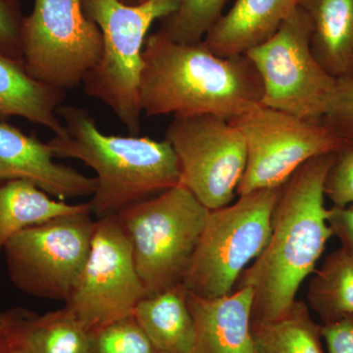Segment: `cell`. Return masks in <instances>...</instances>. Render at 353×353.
Returning a JSON list of instances; mask_svg holds the SVG:
<instances>
[{
	"mask_svg": "<svg viewBox=\"0 0 353 353\" xmlns=\"http://www.w3.org/2000/svg\"><path fill=\"white\" fill-rule=\"evenodd\" d=\"M333 158L334 153L312 158L281 187L268 243L234 288L253 290L252 323L276 319L290 307L334 236L324 192Z\"/></svg>",
	"mask_w": 353,
	"mask_h": 353,
	"instance_id": "obj_1",
	"label": "cell"
},
{
	"mask_svg": "<svg viewBox=\"0 0 353 353\" xmlns=\"http://www.w3.org/2000/svg\"><path fill=\"white\" fill-rule=\"evenodd\" d=\"M139 101L148 117L219 116L234 120L261 104V80L245 55L221 57L203 41L181 43L161 30L146 39Z\"/></svg>",
	"mask_w": 353,
	"mask_h": 353,
	"instance_id": "obj_2",
	"label": "cell"
},
{
	"mask_svg": "<svg viewBox=\"0 0 353 353\" xmlns=\"http://www.w3.org/2000/svg\"><path fill=\"white\" fill-rule=\"evenodd\" d=\"M57 113L64 132L48 143L55 157L80 160L97 173L90 204L97 219L181 183L178 158L166 139L105 134L85 109L75 106H60Z\"/></svg>",
	"mask_w": 353,
	"mask_h": 353,
	"instance_id": "obj_3",
	"label": "cell"
},
{
	"mask_svg": "<svg viewBox=\"0 0 353 353\" xmlns=\"http://www.w3.org/2000/svg\"><path fill=\"white\" fill-rule=\"evenodd\" d=\"M82 3L85 16L102 36L101 58L83 79V90L103 102L132 136H138L143 115L139 81L148 32L153 23L176 12L180 0H145L138 6L118 0H82Z\"/></svg>",
	"mask_w": 353,
	"mask_h": 353,
	"instance_id": "obj_4",
	"label": "cell"
},
{
	"mask_svg": "<svg viewBox=\"0 0 353 353\" xmlns=\"http://www.w3.org/2000/svg\"><path fill=\"white\" fill-rule=\"evenodd\" d=\"M209 211L180 183L116 214L148 296L182 284Z\"/></svg>",
	"mask_w": 353,
	"mask_h": 353,
	"instance_id": "obj_5",
	"label": "cell"
},
{
	"mask_svg": "<svg viewBox=\"0 0 353 353\" xmlns=\"http://www.w3.org/2000/svg\"><path fill=\"white\" fill-rule=\"evenodd\" d=\"M280 189L255 190L209 211L183 277L188 292L217 299L233 292L243 272L268 243Z\"/></svg>",
	"mask_w": 353,
	"mask_h": 353,
	"instance_id": "obj_6",
	"label": "cell"
},
{
	"mask_svg": "<svg viewBox=\"0 0 353 353\" xmlns=\"http://www.w3.org/2000/svg\"><path fill=\"white\" fill-rule=\"evenodd\" d=\"M311 34L310 17L299 6L270 39L245 57L261 80V104L301 119L321 121L338 80L316 59Z\"/></svg>",
	"mask_w": 353,
	"mask_h": 353,
	"instance_id": "obj_7",
	"label": "cell"
},
{
	"mask_svg": "<svg viewBox=\"0 0 353 353\" xmlns=\"http://www.w3.org/2000/svg\"><path fill=\"white\" fill-rule=\"evenodd\" d=\"M92 213L61 216L28 228L7 243V272L29 296L66 303L87 261L94 236Z\"/></svg>",
	"mask_w": 353,
	"mask_h": 353,
	"instance_id": "obj_8",
	"label": "cell"
},
{
	"mask_svg": "<svg viewBox=\"0 0 353 353\" xmlns=\"http://www.w3.org/2000/svg\"><path fill=\"white\" fill-rule=\"evenodd\" d=\"M101 50V30L85 16L82 0H34L25 16L23 58L39 82L65 92L79 87Z\"/></svg>",
	"mask_w": 353,
	"mask_h": 353,
	"instance_id": "obj_9",
	"label": "cell"
},
{
	"mask_svg": "<svg viewBox=\"0 0 353 353\" xmlns=\"http://www.w3.org/2000/svg\"><path fill=\"white\" fill-rule=\"evenodd\" d=\"M231 122L243 134L248 150L236 196L279 189L309 160L334 153L341 145L322 121L301 119L263 104Z\"/></svg>",
	"mask_w": 353,
	"mask_h": 353,
	"instance_id": "obj_10",
	"label": "cell"
},
{
	"mask_svg": "<svg viewBox=\"0 0 353 353\" xmlns=\"http://www.w3.org/2000/svg\"><path fill=\"white\" fill-rule=\"evenodd\" d=\"M178 158L181 183L209 210L232 203L245 171V139L216 115L174 117L165 134Z\"/></svg>",
	"mask_w": 353,
	"mask_h": 353,
	"instance_id": "obj_11",
	"label": "cell"
},
{
	"mask_svg": "<svg viewBox=\"0 0 353 353\" xmlns=\"http://www.w3.org/2000/svg\"><path fill=\"white\" fill-rule=\"evenodd\" d=\"M145 296L117 215L95 220L87 261L65 307L92 331L132 315Z\"/></svg>",
	"mask_w": 353,
	"mask_h": 353,
	"instance_id": "obj_12",
	"label": "cell"
},
{
	"mask_svg": "<svg viewBox=\"0 0 353 353\" xmlns=\"http://www.w3.org/2000/svg\"><path fill=\"white\" fill-rule=\"evenodd\" d=\"M50 143L0 121V185L29 181L51 196L64 201L92 196L97 179L54 161Z\"/></svg>",
	"mask_w": 353,
	"mask_h": 353,
	"instance_id": "obj_13",
	"label": "cell"
},
{
	"mask_svg": "<svg viewBox=\"0 0 353 353\" xmlns=\"http://www.w3.org/2000/svg\"><path fill=\"white\" fill-rule=\"evenodd\" d=\"M253 290L243 287L217 299L188 292L194 325V353H255L252 321Z\"/></svg>",
	"mask_w": 353,
	"mask_h": 353,
	"instance_id": "obj_14",
	"label": "cell"
},
{
	"mask_svg": "<svg viewBox=\"0 0 353 353\" xmlns=\"http://www.w3.org/2000/svg\"><path fill=\"white\" fill-rule=\"evenodd\" d=\"M301 0H236L206 34L204 43L221 57L245 55L270 39Z\"/></svg>",
	"mask_w": 353,
	"mask_h": 353,
	"instance_id": "obj_15",
	"label": "cell"
},
{
	"mask_svg": "<svg viewBox=\"0 0 353 353\" xmlns=\"http://www.w3.org/2000/svg\"><path fill=\"white\" fill-rule=\"evenodd\" d=\"M65 92L32 78L24 62L0 54V121L25 118L61 136L64 125L57 111Z\"/></svg>",
	"mask_w": 353,
	"mask_h": 353,
	"instance_id": "obj_16",
	"label": "cell"
},
{
	"mask_svg": "<svg viewBox=\"0 0 353 353\" xmlns=\"http://www.w3.org/2000/svg\"><path fill=\"white\" fill-rule=\"evenodd\" d=\"M312 22L311 50L336 80L353 77V0H301Z\"/></svg>",
	"mask_w": 353,
	"mask_h": 353,
	"instance_id": "obj_17",
	"label": "cell"
},
{
	"mask_svg": "<svg viewBox=\"0 0 353 353\" xmlns=\"http://www.w3.org/2000/svg\"><path fill=\"white\" fill-rule=\"evenodd\" d=\"M183 284L141 299L134 317L160 353H194V325Z\"/></svg>",
	"mask_w": 353,
	"mask_h": 353,
	"instance_id": "obj_18",
	"label": "cell"
},
{
	"mask_svg": "<svg viewBox=\"0 0 353 353\" xmlns=\"http://www.w3.org/2000/svg\"><path fill=\"white\" fill-rule=\"evenodd\" d=\"M90 212V202L69 204L55 201L50 194L24 180L0 185V252L9 241L28 228L43 224L61 216Z\"/></svg>",
	"mask_w": 353,
	"mask_h": 353,
	"instance_id": "obj_19",
	"label": "cell"
},
{
	"mask_svg": "<svg viewBox=\"0 0 353 353\" xmlns=\"http://www.w3.org/2000/svg\"><path fill=\"white\" fill-rule=\"evenodd\" d=\"M252 331L255 353H325L321 324L299 299L276 319L252 323Z\"/></svg>",
	"mask_w": 353,
	"mask_h": 353,
	"instance_id": "obj_20",
	"label": "cell"
},
{
	"mask_svg": "<svg viewBox=\"0 0 353 353\" xmlns=\"http://www.w3.org/2000/svg\"><path fill=\"white\" fill-rule=\"evenodd\" d=\"M309 306L321 324L353 316V256L343 248L330 253L309 283Z\"/></svg>",
	"mask_w": 353,
	"mask_h": 353,
	"instance_id": "obj_21",
	"label": "cell"
},
{
	"mask_svg": "<svg viewBox=\"0 0 353 353\" xmlns=\"http://www.w3.org/2000/svg\"><path fill=\"white\" fill-rule=\"evenodd\" d=\"M34 353H90V331L69 309L37 315L31 328Z\"/></svg>",
	"mask_w": 353,
	"mask_h": 353,
	"instance_id": "obj_22",
	"label": "cell"
},
{
	"mask_svg": "<svg viewBox=\"0 0 353 353\" xmlns=\"http://www.w3.org/2000/svg\"><path fill=\"white\" fill-rule=\"evenodd\" d=\"M228 0H180L176 12L160 21L159 30L181 43L203 41L223 14Z\"/></svg>",
	"mask_w": 353,
	"mask_h": 353,
	"instance_id": "obj_23",
	"label": "cell"
},
{
	"mask_svg": "<svg viewBox=\"0 0 353 353\" xmlns=\"http://www.w3.org/2000/svg\"><path fill=\"white\" fill-rule=\"evenodd\" d=\"M90 353H160L134 315L90 331Z\"/></svg>",
	"mask_w": 353,
	"mask_h": 353,
	"instance_id": "obj_24",
	"label": "cell"
},
{
	"mask_svg": "<svg viewBox=\"0 0 353 353\" xmlns=\"http://www.w3.org/2000/svg\"><path fill=\"white\" fill-rule=\"evenodd\" d=\"M325 196L333 206L353 203V143H341L325 180Z\"/></svg>",
	"mask_w": 353,
	"mask_h": 353,
	"instance_id": "obj_25",
	"label": "cell"
},
{
	"mask_svg": "<svg viewBox=\"0 0 353 353\" xmlns=\"http://www.w3.org/2000/svg\"><path fill=\"white\" fill-rule=\"evenodd\" d=\"M37 315L23 307L0 312V353H34L30 336Z\"/></svg>",
	"mask_w": 353,
	"mask_h": 353,
	"instance_id": "obj_26",
	"label": "cell"
},
{
	"mask_svg": "<svg viewBox=\"0 0 353 353\" xmlns=\"http://www.w3.org/2000/svg\"><path fill=\"white\" fill-rule=\"evenodd\" d=\"M321 121L341 143H353V77L338 80Z\"/></svg>",
	"mask_w": 353,
	"mask_h": 353,
	"instance_id": "obj_27",
	"label": "cell"
},
{
	"mask_svg": "<svg viewBox=\"0 0 353 353\" xmlns=\"http://www.w3.org/2000/svg\"><path fill=\"white\" fill-rule=\"evenodd\" d=\"M24 19L19 0H0V54L23 62Z\"/></svg>",
	"mask_w": 353,
	"mask_h": 353,
	"instance_id": "obj_28",
	"label": "cell"
},
{
	"mask_svg": "<svg viewBox=\"0 0 353 353\" xmlns=\"http://www.w3.org/2000/svg\"><path fill=\"white\" fill-rule=\"evenodd\" d=\"M322 340L328 353H353V316L321 324Z\"/></svg>",
	"mask_w": 353,
	"mask_h": 353,
	"instance_id": "obj_29",
	"label": "cell"
},
{
	"mask_svg": "<svg viewBox=\"0 0 353 353\" xmlns=\"http://www.w3.org/2000/svg\"><path fill=\"white\" fill-rule=\"evenodd\" d=\"M327 220L334 236L340 240L341 248L353 256V203L343 208L332 206Z\"/></svg>",
	"mask_w": 353,
	"mask_h": 353,
	"instance_id": "obj_30",
	"label": "cell"
},
{
	"mask_svg": "<svg viewBox=\"0 0 353 353\" xmlns=\"http://www.w3.org/2000/svg\"><path fill=\"white\" fill-rule=\"evenodd\" d=\"M118 1L122 2V3L126 4V6H138V4L145 2V0H118Z\"/></svg>",
	"mask_w": 353,
	"mask_h": 353,
	"instance_id": "obj_31",
	"label": "cell"
}]
</instances>
